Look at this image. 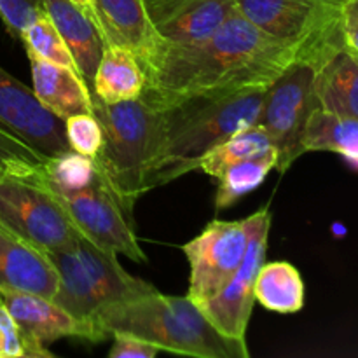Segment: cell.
Masks as SVG:
<instances>
[{
  "label": "cell",
  "mask_w": 358,
  "mask_h": 358,
  "mask_svg": "<svg viewBox=\"0 0 358 358\" xmlns=\"http://www.w3.org/2000/svg\"><path fill=\"white\" fill-rule=\"evenodd\" d=\"M271 147V140L266 129L259 122L245 128L238 129L233 135L227 136L226 140L213 147L201 161H199V170L205 171L206 175L213 178H219L226 168L231 164L240 163L247 157L255 156L262 150Z\"/></svg>",
  "instance_id": "603a6c76"
},
{
  "label": "cell",
  "mask_w": 358,
  "mask_h": 358,
  "mask_svg": "<svg viewBox=\"0 0 358 358\" xmlns=\"http://www.w3.org/2000/svg\"><path fill=\"white\" fill-rule=\"evenodd\" d=\"M93 13L107 44L128 49L138 62L145 59L159 42L143 0H93Z\"/></svg>",
  "instance_id": "2e32d148"
},
{
  "label": "cell",
  "mask_w": 358,
  "mask_h": 358,
  "mask_svg": "<svg viewBox=\"0 0 358 358\" xmlns=\"http://www.w3.org/2000/svg\"><path fill=\"white\" fill-rule=\"evenodd\" d=\"M145 87V72L131 51L107 44L98 63L91 94L105 103L133 100Z\"/></svg>",
  "instance_id": "d6986e66"
},
{
  "label": "cell",
  "mask_w": 358,
  "mask_h": 358,
  "mask_svg": "<svg viewBox=\"0 0 358 358\" xmlns=\"http://www.w3.org/2000/svg\"><path fill=\"white\" fill-rule=\"evenodd\" d=\"M247 219L250 226V241L243 262L217 296L199 304L203 313L220 334L238 341H247L245 336L255 304V280L259 269L266 262L269 227H271L269 206L257 210Z\"/></svg>",
  "instance_id": "30bf717a"
},
{
  "label": "cell",
  "mask_w": 358,
  "mask_h": 358,
  "mask_svg": "<svg viewBox=\"0 0 358 358\" xmlns=\"http://www.w3.org/2000/svg\"><path fill=\"white\" fill-rule=\"evenodd\" d=\"M304 152H336L358 166V119L315 108L303 135Z\"/></svg>",
  "instance_id": "ffe728a7"
},
{
  "label": "cell",
  "mask_w": 358,
  "mask_h": 358,
  "mask_svg": "<svg viewBox=\"0 0 358 358\" xmlns=\"http://www.w3.org/2000/svg\"><path fill=\"white\" fill-rule=\"evenodd\" d=\"M44 9L65 41L76 62L77 73L91 93L98 63L107 45L93 9L72 0H44Z\"/></svg>",
  "instance_id": "5bb4252c"
},
{
  "label": "cell",
  "mask_w": 358,
  "mask_h": 358,
  "mask_svg": "<svg viewBox=\"0 0 358 358\" xmlns=\"http://www.w3.org/2000/svg\"><path fill=\"white\" fill-rule=\"evenodd\" d=\"M45 161L0 126V178L34 177L42 170Z\"/></svg>",
  "instance_id": "d4e9b609"
},
{
  "label": "cell",
  "mask_w": 358,
  "mask_h": 358,
  "mask_svg": "<svg viewBox=\"0 0 358 358\" xmlns=\"http://www.w3.org/2000/svg\"><path fill=\"white\" fill-rule=\"evenodd\" d=\"M34 93L49 112L65 121L77 114H93L91 93L73 69L30 58Z\"/></svg>",
  "instance_id": "e0dca14e"
},
{
  "label": "cell",
  "mask_w": 358,
  "mask_h": 358,
  "mask_svg": "<svg viewBox=\"0 0 358 358\" xmlns=\"http://www.w3.org/2000/svg\"><path fill=\"white\" fill-rule=\"evenodd\" d=\"M318 108L358 119V56L348 49H334L320 65L315 77Z\"/></svg>",
  "instance_id": "ac0fdd59"
},
{
  "label": "cell",
  "mask_w": 358,
  "mask_h": 358,
  "mask_svg": "<svg viewBox=\"0 0 358 358\" xmlns=\"http://www.w3.org/2000/svg\"><path fill=\"white\" fill-rule=\"evenodd\" d=\"M0 289L38 294L52 299L58 273L48 254L0 224Z\"/></svg>",
  "instance_id": "9a60e30c"
},
{
  "label": "cell",
  "mask_w": 358,
  "mask_h": 358,
  "mask_svg": "<svg viewBox=\"0 0 358 358\" xmlns=\"http://www.w3.org/2000/svg\"><path fill=\"white\" fill-rule=\"evenodd\" d=\"M41 171L34 177L0 178V224L48 254L69 247L83 233L42 182Z\"/></svg>",
  "instance_id": "8992f818"
},
{
  "label": "cell",
  "mask_w": 358,
  "mask_h": 358,
  "mask_svg": "<svg viewBox=\"0 0 358 358\" xmlns=\"http://www.w3.org/2000/svg\"><path fill=\"white\" fill-rule=\"evenodd\" d=\"M72 2L79 3V6H84V7H90V9H93V0H72Z\"/></svg>",
  "instance_id": "4dcf8cb0"
},
{
  "label": "cell",
  "mask_w": 358,
  "mask_h": 358,
  "mask_svg": "<svg viewBox=\"0 0 358 358\" xmlns=\"http://www.w3.org/2000/svg\"><path fill=\"white\" fill-rule=\"evenodd\" d=\"M276 164H278V150L271 145L255 156L226 168L224 173L217 178L219 189L215 196V208H229L245 194L255 191L266 180L269 171L276 168Z\"/></svg>",
  "instance_id": "7402d4cb"
},
{
  "label": "cell",
  "mask_w": 358,
  "mask_h": 358,
  "mask_svg": "<svg viewBox=\"0 0 358 358\" xmlns=\"http://www.w3.org/2000/svg\"><path fill=\"white\" fill-rule=\"evenodd\" d=\"M0 126L44 159L70 150L65 124L35 96L34 90L0 66Z\"/></svg>",
  "instance_id": "7c38bea8"
},
{
  "label": "cell",
  "mask_w": 358,
  "mask_h": 358,
  "mask_svg": "<svg viewBox=\"0 0 358 358\" xmlns=\"http://www.w3.org/2000/svg\"><path fill=\"white\" fill-rule=\"evenodd\" d=\"M269 86L191 94L157 108L156 147L147 170L145 191L196 170L199 161L222 140L255 124Z\"/></svg>",
  "instance_id": "7a4b0ae2"
},
{
  "label": "cell",
  "mask_w": 358,
  "mask_h": 358,
  "mask_svg": "<svg viewBox=\"0 0 358 358\" xmlns=\"http://www.w3.org/2000/svg\"><path fill=\"white\" fill-rule=\"evenodd\" d=\"M49 189L62 201L77 229L87 240L96 243L98 247L115 252L117 255H126L131 261H147L133 229L131 213L122 206L101 171L93 182L80 189Z\"/></svg>",
  "instance_id": "ba28073f"
},
{
  "label": "cell",
  "mask_w": 358,
  "mask_h": 358,
  "mask_svg": "<svg viewBox=\"0 0 358 358\" xmlns=\"http://www.w3.org/2000/svg\"><path fill=\"white\" fill-rule=\"evenodd\" d=\"M44 13V0H0V16L7 31L16 38Z\"/></svg>",
  "instance_id": "4316f807"
},
{
  "label": "cell",
  "mask_w": 358,
  "mask_h": 358,
  "mask_svg": "<svg viewBox=\"0 0 358 358\" xmlns=\"http://www.w3.org/2000/svg\"><path fill=\"white\" fill-rule=\"evenodd\" d=\"M98 343L126 332L164 352L196 358H248L247 341L226 338L187 296L159 290L101 308L91 318Z\"/></svg>",
  "instance_id": "3957f363"
},
{
  "label": "cell",
  "mask_w": 358,
  "mask_h": 358,
  "mask_svg": "<svg viewBox=\"0 0 358 358\" xmlns=\"http://www.w3.org/2000/svg\"><path fill=\"white\" fill-rule=\"evenodd\" d=\"M254 294L255 303L275 313H297L304 306V282L299 269L285 261L261 266Z\"/></svg>",
  "instance_id": "44dd1931"
},
{
  "label": "cell",
  "mask_w": 358,
  "mask_h": 358,
  "mask_svg": "<svg viewBox=\"0 0 358 358\" xmlns=\"http://www.w3.org/2000/svg\"><path fill=\"white\" fill-rule=\"evenodd\" d=\"M0 304L6 306L20 327L24 358H52L55 355L45 346L62 338H79L98 343L93 322L73 317L49 297L0 289Z\"/></svg>",
  "instance_id": "8fae6325"
},
{
  "label": "cell",
  "mask_w": 358,
  "mask_h": 358,
  "mask_svg": "<svg viewBox=\"0 0 358 358\" xmlns=\"http://www.w3.org/2000/svg\"><path fill=\"white\" fill-rule=\"evenodd\" d=\"M110 336L114 339V345L108 352L110 358H154L161 352L150 343L126 332H114Z\"/></svg>",
  "instance_id": "83f0119b"
},
{
  "label": "cell",
  "mask_w": 358,
  "mask_h": 358,
  "mask_svg": "<svg viewBox=\"0 0 358 358\" xmlns=\"http://www.w3.org/2000/svg\"><path fill=\"white\" fill-rule=\"evenodd\" d=\"M248 241V219H217L194 240L182 245V252L189 262V299L203 304L217 296L243 262Z\"/></svg>",
  "instance_id": "9c48e42d"
},
{
  "label": "cell",
  "mask_w": 358,
  "mask_h": 358,
  "mask_svg": "<svg viewBox=\"0 0 358 358\" xmlns=\"http://www.w3.org/2000/svg\"><path fill=\"white\" fill-rule=\"evenodd\" d=\"M143 6L154 34L171 45L210 37L236 9L234 0H143Z\"/></svg>",
  "instance_id": "4fadbf2b"
},
{
  "label": "cell",
  "mask_w": 358,
  "mask_h": 358,
  "mask_svg": "<svg viewBox=\"0 0 358 358\" xmlns=\"http://www.w3.org/2000/svg\"><path fill=\"white\" fill-rule=\"evenodd\" d=\"M317 65L310 59H296L271 83L257 122L278 150L276 170L285 173L304 154L303 135L308 117L318 107L315 98Z\"/></svg>",
  "instance_id": "52a82bcc"
},
{
  "label": "cell",
  "mask_w": 358,
  "mask_h": 358,
  "mask_svg": "<svg viewBox=\"0 0 358 358\" xmlns=\"http://www.w3.org/2000/svg\"><path fill=\"white\" fill-rule=\"evenodd\" d=\"M63 124H65V138L70 150L90 157H94L100 152L101 143H103V131L93 114L72 115V117H66Z\"/></svg>",
  "instance_id": "484cf974"
},
{
  "label": "cell",
  "mask_w": 358,
  "mask_h": 358,
  "mask_svg": "<svg viewBox=\"0 0 358 358\" xmlns=\"http://www.w3.org/2000/svg\"><path fill=\"white\" fill-rule=\"evenodd\" d=\"M301 58V48L266 34L236 9L210 37L191 44L157 42L140 62V98L159 108L177 98L271 84Z\"/></svg>",
  "instance_id": "6da1fadb"
},
{
  "label": "cell",
  "mask_w": 358,
  "mask_h": 358,
  "mask_svg": "<svg viewBox=\"0 0 358 358\" xmlns=\"http://www.w3.org/2000/svg\"><path fill=\"white\" fill-rule=\"evenodd\" d=\"M93 115L103 131V143L94 156L98 168L129 213L145 194V177L156 147L159 110L143 98L105 103L93 96Z\"/></svg>",
  "instance_id": "277c9868"
},
{
  "label": "cell",
  "mask_w": 358,
  "mask_h": 358,
  "mask_svg": "<svg viewBox=\"0 0 358 358\" xmlns=\"http://www.w3.org/2000/svg\"><path fill=\"white\" fill-rule=\"evenodd\" d=\"M0 358H24V345L20 327L2 304H0Z\"/></svg>",
  "instance_id": "f1b7e54d"
},
{
  "label": "cell",
  "mask_w": 358,
  "mask_h": 358,
  "mask_svg": "<svg viewBox=\"0 0 358 358\" xmlns=\"http://www.w3.org/2000/svg\"><path fill=\"white\" fill-rule=\"evenodd\" d=\"M339 41L345 49L358 56V0H345L339 16Z\"/></svg>",
  "instance_id": "f546056e"
},
{
  "label": "cell",
  "mask_w": 358,
  "mask_h": 358,
  "mask_svg": "<svg viewBox=\"0 0 358 358\" xmlns=\"http://www.w3.org/2000/svg\"><path fill=\"white\" fill-rule=\"evenodd\" d=\"M58 273L55 301L62 308L90 320L108 304L156 292V287L129 275L117 261V254L98 247L80 236L69 247L48 252Z\"/></svg>",
  "instance_id": "5b68a950"
},
{
  "label": "cell",
  "mask_w": 358,
  "mask_h": 358,
  "mask_svg": "<svg viewBox=\"0 0 358 358\" xmlns=\"http://www.w3.org/2000/svg\"><path fill=\"white\" fill-rule=\"evenodd\" d=\"M20 38L23 42L24 49H27L28 58H38L45 59V62L58 63V65L70 66L77 72L76 62H73L65 41L52 24L51 17L45 13L38 16L34 23L28 24L21 31Z\"/></svg>",
  "instance_id": "cb8c5ba5"
}]
</instances>
